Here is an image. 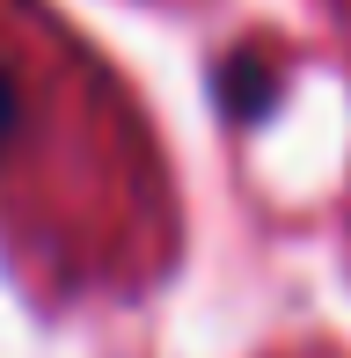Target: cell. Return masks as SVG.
<instances>
[{
    "instance_id": "cell-2",
    "label": "cell",
    "mask_w": 351,
    "mask_h": 358,
    "mask_svg": "<svg viewBox=\"0 0 351 358\" xmlns=\"http://www.w3.org/2000/svg\"><path fill=\"white\" fill-rule=\"evenodd\" d=\"M15 117H22V88H15V73L0 66V146L15 139Z\"/></svg>"
},
{
    "instance_id": "cell-1",
    "label": "cell",
    "mask_w": 351,
    "mask_h": 358,
    "mask_svg": "<svg viewBox=\"0 0 351 358\" xmlns=\"http://www.w3.org/2000/svg\"><path fill=\"white\" fill-rule=\"evenodd\" d=\"M220 103H227V117H271V103H278V73L257 66L249 52H234L227 66H220Z\"/></svg>"
}]
</instances>
